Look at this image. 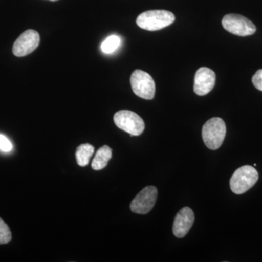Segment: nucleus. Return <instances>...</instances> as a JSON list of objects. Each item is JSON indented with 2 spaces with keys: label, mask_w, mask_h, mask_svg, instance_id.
<instances>
[{
  "label": "nucleus",
  "mask_w": 262,
  "mask_h": 262,
  "mask_svg": "<svg viewBox=\"0 0 262 262\" xmlns=\"http://www.w3.org/2000/svg\"><path fill=\"white\" fill-rule=\"evenodd\" d=\"M222 25L227 32L241 37L252 35L256 31L254 24L249 19L233 13L224 17Z\"/></svg>",
  "instance_id": "obj_6"
},
{
  "label": "nucleus",
  "mask_w": 262,
  "mask_h": 262,
  "mask_svg": "<svg viewBox=\"0 0 262 262\" xmlns=\"http://www.w3.org/2000/svg\"><path fill=\"white\" fill-rule=\"evenodd\" d=\"M130 84L134 94L139 97L146 100L154 98L155 81L147 72L139 70L134 71L131 75Z\"/></svg>",
  "instance_id": "obj_5"
},
{
  "label": "nucleus",
  "mask_w": 262,
  "mask_h": 262,
  "mask_svg": "<svg viewBox=\"0 0 262 262\" xmlns=\"http://www.w3.org/2000/svg\"><path fill=\"white\" fill-rule=\"evenodd\" d=\"M114 122L119 128L128 133L131 137L140 136L145 129L142 118L129 110H120L115 113Z\"/></svg>",
  "instance_id": "obj_4"
},
{
  "label": "nucleus",
  "mask_w": 262,
  "mask_h": 262,
  "mask_svg": "<svg viewBox=\"0 0 262 262\" xmlns=\"http://www.w3.org/2000/svg\"><path fill=\"white\" fill-rule=\"evenodd\" d=\"M194 222V214L189 207H184L176 215L173 226V233L178 238H182L192 228Z\"/></svg>",
  "instance_id": "obj_10"
},
{
  "label": "nucleus",
  "mask_w": 262,
  "mask_h": 262,
  "mask_svg": "<svg viewBox=\"0 0 262 262\" xmlns=\"http://www.w3.org/2000/svg\"><path fill=\"white\" fill-rule=\"evenodd\" d=\"M39 42L40 37L37 31L32 29L25 31L13 44V54L17 57L27 56L37 49Z\"/></svg>",
  "instance_id": "obj_8"
},
{
  "label": "nucleus",
  "mask_w": 262,
  "mask_h": 262,
  "mask_svg": "<svg viewBox=\"0 0 262 262\" xmlns=\"http://www.w3.org/2000/svg\"><path fill=\"white\" fill-rule=\"evenodd\" d=\"M175 21V15L164 10H149L138 16L136 24L147 31H158L168 27Z\"/></svg>",
  "instance_id": "obj_1"
},
{
  "label": "nucleus",
  "mask_w": 262,
  "mask_h": 262,
  "mask_svg": "<svg viewBox=\"0 0 262 262\" xmlns=\"http://www.w3.org/2000/svg\"><path fill=\"white\" fill-rule=\"evenodd\" d=\"M257 170L250 165H244L235 170L230 179V189L236 194H244L257 182Z\"/></svg>",
  "instance_id": "obj_3"
},
{
  "label": "nucleus",
  "mask_w": 262,
  "mask_h": 262,
  "mask_svg": "<svg viewBox=\"0 0 262 262\" xmlns=\"http://www.w3.org/2000/svg\"><path fill=\"white\" fill-rule=\"evenodd\" d=\"M158 198V189L153 186L143 189L130 203V210L138 214H146L154 208Z\"/></svg>",
  "instance_id": "obj_7"
},
{
  "label": "nucleus",
  "mask_w": 262,
  "mask_h": 262,
  "mask_svg": "<svg viewBox=\"0 0 262 262\" xmlns=\"http://www.w3.org/2000/svg\"><path fill=\"white\" fill-rule=\"evenodd\" d=\"M226 133L227 127L225 121L220 117H213L203 125L202 136L208 149L216 150L223 144Z\"/></svg>",
  "instance_id": "obj_2"
},
{
  "label": "nucleus",
  "mask_w": 262,
  "mask_h": 262,
  "mask_svg": "<svg viewBox=\"0 0 262 262\" xmlns=\"http://www.w3.org/2000/svg\"><path fill=\"white\" fill-rule=\"evenodd\" d=\"M95 148L90 144H81L76 151L77 163L81 167H85L89 165L90 159L94 155Z\"/></svg>",
  "instance_id": "obj_12"
},
{
  "label": "nucleus",
  "mask_w": 262,
  "mask_h": 262,
  "mask_svg": "<svg viewBox=\"0 0 262 262\" xmlns=\"http://www.w3.org/2000/svg\"><path fill=\"white\" fill-rule=\"evenodd\" d=\"M252 82L256 89L262 91V70H258L253 76Z\"/></svg>",
  "instance_id": "obj_15"
},
{
  "label": "nucleus",
  "mask_w": 262,
  "mask_h": 262,
  "mask_svg": "<svg viewBox=\"0 0 262 262\" xmlns=\"http://www.w3.org/2000/svg\"><path fill=\"white\" fill-rule=\"evenodd\" d=\"M113 157V150L108 146L104 145L98 149L93 160L91 167L95 170H101L106 168Z\"/></svg>",
  "instance_id": "obj_11"
},
{
  "label": "nucleus",
  "mask_w": 262,
  "mask_h": 262,
  "mask_svg": "<svg viewBox=\"0 0 262 262\" xmlns=\"http://www.w3.org/2000/svg\"><path fill=\"white\" fill-rule=\"evenodd\" d=\"M11 239L12 233L9 227L0 218V245L8 244Z\"/></svg>",
  "instance_id": "obj_14"
},
{
  "label": "nucleus",
  "mask_w": 262,
  "mask_h": 262,
  "mask_svg": "<svg viewBox=\"0 0 262 262\" xmlns=\"http://www.w3.org/2000/svg\"><path fill=\"white\" fill-rule=\"evenodd\" d=\"M215 84V74L208 67H201L194 76V91L198 96H206Z\"/></svg>",
  "instance_id": "obj_9"
},
{
  "label": "nucleus",
  "mask_w": 262,
  "mask_h": 262,
  "mask_svg": "<svg viewBox=\"0 0 262 262\" xmlns=\"http://www.w3.org/2000/svg\"><path fill=\"white\" fill-rule=\"evenodd\" d=\"M12 147L13 146L10 141L5 136L0 134V149L4 151H10Z\"/></svg>",
  "instance_id": "obj_16"
},
{
  "label": "nucleus",
  "mask_w": 262,
  "mask_h": 262,
  "mask_svg": "<svg viewBox=\"0 0 262 262\" xmlns=\"http://www.w3.org/2000/svg\"><path fill=\"white\" fill-rule=\"evenodd\" d=\"M49 1L56 2V1H58V0H49Z\"/></svg>",
  "instance_id": "obj_17"
},
{
  "label": "nucleus",
  "mask_w": 262,
  "mask_h": 262,
  "mask_svg": "<svg viewBox=\"0 0 262 262\" xmlns=\"http://www.w3.org/2000/svg\"><path fill=\"white\" fill-rule=\"evenodd\" d=\"M120 43H121V39L118 36H110L101 44V51L106 54L113 53L120 47Z\"/></svg>",
  "instance_id": "obj_13"
}]
</instances>
